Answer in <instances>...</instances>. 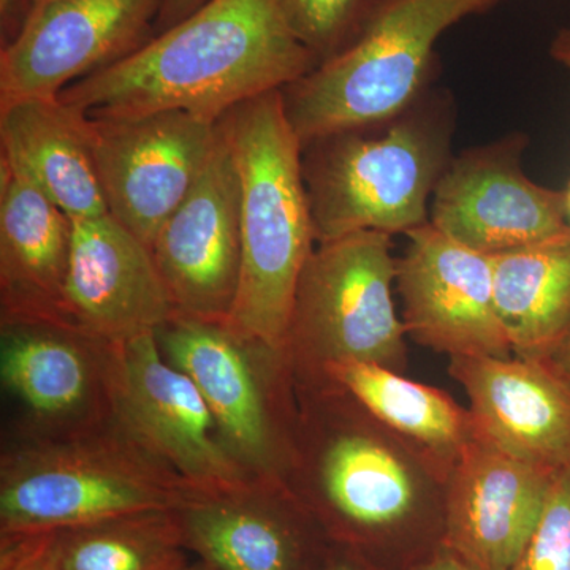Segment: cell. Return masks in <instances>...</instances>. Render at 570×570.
Segmentation results:
<instances>
[{"label":"cell","instance_id":"obj_1","mask_svg":"<svg viewBox=\"0 0 570 570\" xmlns=\"http://www.w3.org/2000/svg\"><path fill=\"white\" fill-rule=\"evenodd\" d=\"M288 489L336 549L409 570L445 540L449 471L325 379L296 381Z\"/></svg>","mask_w":570,"mask_h":570},{"label":"cell","instance_id":"obj_2","mask_svg":"<svg viewBox=\"0 0 570 570\" xmlns=\"http://www.w3.org/2000/svg\"><path fill=\"white\" fill-rule=\"evenodd\" d=\"M316 66L292 31L284 0H208L58 99L91 118L183 110L220 121L238 105L283 91Z\"/></svg>","mask_w":570,"mask_h":570},{"label":"cell","instance_id":"obj_3","mask_svg":"<svg viewBox=\"0 0 570 570\" xmlns=\"http://www.w3.org/2000/svg\"><path fill=\"white\" fill-rule=\"evenodd\" d=\"M455 119L452 94L433 86L393 118L303 146L317 243L356 232L406 236L430 223L434 189L453 157Z\"/></svg>","mask_w":570,"mask_h":570},{"label":"cell","instance_id":"obj_4","mask_svg":"<svg viewBox=\"0 0 570 570\" xmlns=\"http://www.w3.org/2000/svg\"><path fill=\"white\" fill-rule=\"evenodd\" d=\"M219 127L234 154L242 193V279L227 324L284 347L296 283L317 246L303 146L281 91L238 105Z\"/></svg>","mask_w":570,"mask_h":570},{"label":"cell","instance_id":"obj_5","mask_svg":"<svg viewBox=\"0 0 570 570\" xmlns=\"http://www.w3.org/2000/svg\"><path fill=\"white\" fill-rule=\"evenodd\" d=\"M195 491L116 417L71 436L3 439L0 538L176 509Z\"/></svg>","mask_w":570,"mask_h":570},{"label":"cell","instance_id":"obj_6","mask_svg":"<svg viewBox=\"0 0 570 570\" xmlns=\"http://www.w3.org/2000/svg\"><path fill=\"white\" fill-rule=\"evenodd\" d=\"M497 0H371L358 31L333 58L283 91L302 146L406 111L434 86L442 33Z\"/></svg>","mask_w":570,"mask_h":570},{"label":"cell","instance_id":"obj_7","mask_svg":"<svg viewBox=\"0 0 570 570\" xmlns=\"http://www.w3.org/2000/svg\"><path fill=\"white\" fill-rule=\"evenodd\" d=\"M395 291L392 235L356 232L317 243L296 283L285 333L296 381H313L346 362L404 373L407 333Z\"/></svg>","mask_w":570,"mask_h":570},{"label":"cell","instance_id":"obj_8","mask_svg":"<svg viewBox=\"0 0 570 570\" xmlns=\"http://www.w3.org/2000/svg\"><path fill=\"white\" fill-rule=\"evenodd\" d=\"M156 341L165 358L200 390L225 448L243 471L250 479L285 482L299 406L284 347L228 324L176 313L157 330Z\"/></svg>","mask_w":570,"mask_h":570},{"label":"cell","instance_id":"obj_9","mask_svg":"<svg viewBox=\"0 0 570 570\" xmlns=\"http://www.w3.org/2000/svg\"><path fill=\"white\" fill-rule=\"evenodd\" d=\"M118 344L51 318L0 321L3 439L62 438L116 417Z\"/></svg>","mask_w":570,"mask_h":570},{"label":"cell","instance_id":"obj_10","mask_svg":"<svg viewBox=\"0 0 570 570\" xmlns=\"http://www.w3.org/2000/svg\"><path fill=\"white\" fill-rule=\"evenodd\" d=\"M217 124L183 110L82 115L108 213L149 249L204 171Z\"/></svg>","mask_w":570,"mask_h":570},{"label":"cell","instance_id":"obj_11","mask_svg":"<svg viewBox=\"0 0 570 570\" xmlns=\"http://www.w3.org/2000/svg\"><path fill=\"white\" fill-rule=\"evenodd\" d=\"M163 0H28L0 51V104L55 99L156 36Z\"/></svg>","mask_w":570,"mask_h":570},{"label":"cell","instance_id":"obj_12","mask_svg":"<svg viewBox=\"0 0 570 570\" xmlns=\"http://www.w3.org/2000/svg\"><path fill=\"white\" fill-rule=\"evenodd\" d=\"M523 134L453 154L430 206V224L490 257L564 234V190L531 181L521 168Z\"/></svg>","mask_w":570,"mask_h":570},{"label":"cell","instance_id":"obj_13","mask_svg":"<svg viewBox=\"0 0 570 570\" xmlns=\"http://www.w3.org/2000/svg\"><path fill=\"white\" fill-rule=\"evenodd\" d=\"M151 250L176 314L217 324L230 321L242 279V193L220 127L204 171Z\"/></svg>","mask_w":570,"mask_h":570},{"label":"cell","instance_id":"obj_14","mask_svg":"<svg viewBox=\"0 0 570 570\" xmlns=\"http://www.w3.org/2000/svg\"><path fill=\"white\" fill-rule=\"evenodd\" d=\"M116 419L197 491L250 479L225 448L193 379L160 352L156 333L118 344Z\"/></svg>","mask_w":570,"mask_h":570},{"label":"cell","instance_id":"obj_15","mask_svg":"<svg viewBox=\"0 0 570 570\" xmlns=\"http://www.w3.org/2000/svg\"><path fill=\"white\" fill-rule=\"evenodd\" d=\"M406 238L396 258V292L407 337L449 358L512 356L494 296L493 257L430 223Z\"/></svg>","mask_w":570,"mask_h":570},{"label":"cell","instance_id":"obj_16","mask_svg":"<svg viewBox=\"0 0 570 570\" xmlns=\"http://www.w3.org/2000/svg\"><path fill=\"white\" fill-rule=\"evenodd\" d=\"M176 513L187 550L213 570H317L332 549L281 480L195 491Z\"/></svg>","mask_w":570,"mask_h":570},{"label":"cell","instance_id":"obj_17","mask_svg":"<svg viewBox=\"0 0 570 570\" xmlns=\"http://www.w3.org/2000/svg\"><path fill=\"white\" fill-rule=\"evenodd\" d=\"M554 475L475 428L449 472L444 542L480 570H510L538 527Z\"/></svg>","mask_w":570,"mask_h":570},{"label":"cell","instance_id":"obj_18","mask_svg":"<svg viewBox=\"0 0 570 570\" xmlns=\"http://www.w3.org/2000/svg\"><path fill=\"white\" fill-rule=\"evenodd\" d=\"M62 318L110 343L156 333L175 314L153 250L110 213L73 219Z\"/></svg>","mask_w":570,"mask_h":570},{"label":"cell","instance_id":"obj_19","mask_svg":"<svg viewBox=\"0 0 570 570\" xmlns=\"http://www.w3.org/2000/svg\"><path fill=\"white\" fill-rule=\"evenodd\" d=\"M449 374L466 393L479 433L538 466H569L570 385L547 360L452 356Z\"/></svg>","mask_w":570,"mask_h":570},{"label":"cell","instance_id":"obj_20","mask_svg":"<svg viewBox=\"0 0 570 570\" xmlns=\"http://www.w3.org/2000/svg\"><path fill=\"white\" fill-rule=\"evenodd\" d=\"M71 236L70 217L0 163V321H63Z\"/></svg>","mask_w":570,"mask_h":570},{"label":"cell","instance_id":"obj_21","mask_svg":"<svg viewBox=\"0 0 570 570\" xmlns=\"http://www.w3.org/2000/svg\"><path fill=\"white\" fill-rule=\"evenodd\" d=\"M2 164L73 219L108 213L82 115L58 97L0 104Z\"/></svg>","mask_w":570,"mask_h":570},{"label":"cell","instance_id":"obj_22","mask_svg":"<svg viewBox=\"0 0 570 570\" xmlns=\"http://www.w3.org/2000/svg\"><path fill=\"white\" fill-rule=\"evenodd\" d=\"M317 379L346 392L382 425L425 450L449 472L475 436L468 407L445 390L412 381L400 371L346 362L326 367Z\"/></svg>","mask_w":570,"mask_h":570},{"label":"cell","instance_id":"obj_23","mask_svg":"<svg viewBox=\"0 0 570 570\" xmlns=\"http://www.w3.org/2000/svg\"><path fill=\"white\" fill-rule=\"evenodd\" d=\"M494 296L512 354L547 360L570 328V228L494 255Z\"/></svg>","mask_w":570,"mask_h":570},{"label":"cell","instance_id":"obj_24","mask_svg":"<svg viewBox=\"0 0 570 570\" xmlns=\"http://www.w3.org/2000/svg\"><path fill=\"white\" fill-rule=\"evenodd\" d=\"M58 570H181L193 561L176 509L142 510L48 532Z\"/></svg>","mask_w":570,"mask_h":570},{"label":"cell","instance_id":"obj_25","mask_svg":"<svg viewBox=\"0 0 570 570\" xmlns=\"http://www.w3.org/2000/svg\"><path fill=\"white\" fill-rule=\"evenodd\" d=\"M370 6L371 0H284L292 31L317 63L346 47Z\"/></svg>","mask_w":570,"mask_h":570},{"label":"cell","instance_id":"obj_26","mask_svg":"<svg viewBox=\"0 0 570 570\" xmlns=\"http://www.w3.org/2000/svg\"><path fill=\"white\" fill-rule=\"evenodd\" d=\"M510 570H570V464L554 475L538 527Z\"/></svg>","mask_w":570,"mask_h":570},{"label":"cell","instance_id":"obj_27","mask_svg":"<svg viewBox=\"0 0 570 570\" xmlns=\"http://www.w3.org/2000/svg\"><path fill=\"white\" fill-rule=\"evenodd\" d=\"M0 570H58L48 551L47 534L0 538Z\"/></svg>","mask_w":570,"mask_h":570},{"label":"cell","instance_id":"obj_28","mask_svg":"<svg viewBox=\"0 0 570 570\" xmlns=\"http://www.w3.org/2000/svg\"><path fill=\"white\" fill-rule=\"evenodd\" d=\"M409 570H480L468 561L463 554L452 549L448 543H442L433 553L428 554L422 561H419L414 568Z\"/></svg>","mask_w":570,"mask_h":570},{"label":"cell","instance_id":"obj_29","mask_svg":"<svg viewBox=\"0 0 570 570\" xmlns=\"http://www.w3.org/2000/svg\"><path fill=\"white\" fill-rule=\"evenodd\" d=\"M206 2L208 0H163L156 20V33L167 31L171 26L178 24Z\"/></svg>","mask_w":570,"mask_h":570},{"label":"cell","instance_id":"obj_30","mask_svg":"<svg viewBox=\"0 0 570 570\" xmlns=\"http://www.w3.org/2000/svg\"><path fill=\"white\" fill-rule=\"evenodd\" d=\"M317 570H377L371 568L365 561L358 560L354 554L332 546L325 560Z\"/></svg>","mask_w":570,"mask_h":570},{"label":"cell","instance_id":"obj_31","mask_svg":"<svg viewBox=\"0 0 570 570\" xmlns=\"http://www.w3.org/2000/svg\"><path fill=\"white\" fill-rule=\"evenodd\" d=\"M547 362L553 366V370L570 385V328L562 337L561 343L551 352Z\"/></svg>","mask_w":570,"mask_h":570},{"label":"cell","instance_id":"obj_32","mask_svg":"<svg viewBox=\"0 0 570 570\" xmlns=\"http://www.w3.org/2000/svg\"><path fill=\"white\" fill-rule=\"evenodd\" d=\"M550 55L570 71V28L561 29L550 45Z\"/></svg>","mask_w":570,"mask_h":570},{"label":"cell","instance_id":"obj_33","mask_svg":"<svg viewBox=\"0 0 570 570\" xmlns=\"http://www.w3.org/2000/svg\"><path fill=\"white\" fill-rule=\"evenodd\" d=\"M21 11V20L22 14H24V3L22 0H0V14H2V29L3 32H9V37L11 32H13V20L20 14Z\"/></svg>","mask_w":570,"mask_h":570},{"label":"cell","instance_id":"obj_34","mask_svg":"<svg viewBox=\"0 0 570 570\" xmlns=\"http://www.w3.org/2000/svg\"><path fill=\"white\" fill-rule=\"evenodd\" d=\"M181 570H213V569L208 568V566H206L204 561L197 560V558H193V561H190L189 564H187L186 568H183Z\"/></svg>","mask_w":570,"mask_h":570},{"label":"cell","instance_id":"obj_35","mask_svg":"<svg viewBox=\"0 0 570 570\" xmlns=\"http://www.w3.org/2000/svg\"><path fill=\"white\" fill-rule=\"evenodd\" d=\"M564 202H566V214H568V220L570 225V181L568 184V187H566L564 190Z\"/></svg>","mask_w":570,"mask_h":570},{"label":"cell","instance_id":"obj_36","mask_svg":"<svg viewBox=\"0 0 570 570\" xmlns=\"http://www.w3.org/2000/svg\"><path fill=\"white\" fill-rule=\"evenodd\" d=\"M22 3H24V11H26V7H28V0H22ZM22 17H24V14H22Z\"/></svg>","mask_w":570,"mask_h":570},{"label":"cell","instance_id":"obj_37","mask_svg":"<svg viewBox=\"0 0 570 570\" xmlns=\"http://www.w3.org/2000/svg\"><path fill=\"white\" fill-rule=\"evenodd\" d=\"M497 2H499V0H497Z\"/></svg>","mask_w":570,"mask_h":570}]
</instances>
